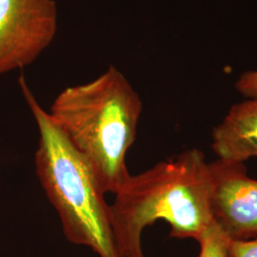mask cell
Here are the masks:
<instances>
[{
	"label": "cell",
	"mask_w": 257,
	"mask_h": 257,
	"mask_svg": "<svg viewBox=\"0 0 257 257\" xmlns=\"http://www.w3.org/2000/svg\"><path fill=\"white\" fill-rule=\"evenodd\" d=\"M211 149L218 159L244 163L257 157V98L234 104L212 132Z\"/></svg>",
	"instance_id": "8992f818"
},
{
	"label": "cell",
	"mask_w": 257,
	"mask_h": 257,
	"mask_svg": "<svg viewBox=\"0 0 257 257\" xmlns=\"http://www.w3.org/2000/svg\"><path fill=\"white\" fill-rule=\"evenodd\" d=\"M57 26L55 0H0V75L35 62Z\"/></svg>",
	"instance_id": "277c9868"
},
{
	"label": "cell",
	"mask_w": 257,
	"mask_h": 257,
	"mask_svg": "<svg viewBox=\"0 0 257 257\" xmlns=\"http://www.w3.org/2000/svg\"><path fill=\"white\" fill-rule=\"evenodd\" d=\"M19 84L39 133L36 173L59 215L65 237L92 248L99 257H121L111 228L110 205L91 166L38 103L23 74Z\"/></svg>",
	"instance_id": "3957f363"
},
{
	"label": "cell",
	"mask_w": 257,
	"mask_h": 257,
	"mask_svg": "<svg viewBox=\"0 0 257 257\" xmlns=\"http://www.w3.org/2000/svg\"><path fill=\"white\" fill-rule=\"evenodd\" d=\"M228 238L213 223L209 230L198 242L200 252L198 257H227Z\"/></svg>",
	"instance_id": "52a82bcc"
},
{
	"label": "cell",
	"mask_w": 257,
	"mask_h": 257,
	"mask_svg": "<svg viewBox=\"0 0 257 257\" xmlns=\"http://www.w3.org/2000/svg\"><path fill=\"white\" fill-rule=\"evenodd\" d=\"M227 257H257V237L229 240Z\"/></svg>",
	"instance_id": "ba28073f"
},
{
	"label": "cell",
	"mask_w": 257,
	"mask_h": 257,
	"mask_svg": "<svg viewBox=\"0 0 257 257\" xmlns=\"http://www.w3.org/2000/svg\"><path fill=\"white\" fill-rule=\"evenodd\" d=\"M209 165L213 223L230 240L257 237V180L242 162L217 159Z\"/></svg>",
	"instance_id": "5b68a950"
},
{
	"label": "cell",
	"mask_w": 257,
	"mask_h": 257,
	"mask_svg": "<svg viewBox=\"0 0 257 257\" xmlns=\"http://www.w3.org/2000/svg\"><path fill=\"white\" fill-rule=\"evenodd\" d=\"M142 110L138 92L110 65L92 81L64 89L49 113L91 166L104 193L115 194L131 175L126 156Z\"/></svg>",
	"instance_id": "7a4b0ae2"
},
{
	"label": "cell",
	"mask_w": 257,
	"mask_h": 257,
	"mask_svg": "<svg viewBox=\"0 0 257 257\" xmlns=\"http://www.w3.org/2000/svg\"><path fill=\"white\" fill-rule=\"evenodd\" d=\"M239 93L247 98H257V70L241 74L234 84Z\"/></svg>",
	"instance_id": "9c48e42d"
},
{
	"label": "cell",
	"mask_w": 257,
	"mask_h": 257,
	"mask_svg": "<svg viewBox=\"0 0 257 257\" xmlns=\"http://www.w3.org/2000/svg\"><path fill=\"white\" fill-rule=\"evenodd\" d=\"M211 189L209 162L197 149L130 175L110 205L121 257H145L142 232L157 220L170 225L171 237L199 242L213 225Z\"/></svg>",
	"instance_id": "6da1fadb"
}]
</instances>
